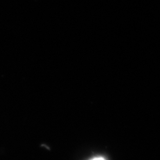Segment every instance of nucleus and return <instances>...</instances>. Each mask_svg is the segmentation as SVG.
Returning a JSON list of instances; mask_svg holds the SVG:
<instances>
[{"instance_id":"f257e3e1","label":"nucleus","mask_w":160,"mask_h":160,"mask_svg":"<svg viewBox=\"0 0 160 160\" xmlns=\"http://www.w3.org/2000/svg\"><path fill=\"white\" fill-rule=\"evenodd\" d=\"M91 160H105V158L103 157H95L93 158V159H92Z\"/></svg>"}]
</instances>
